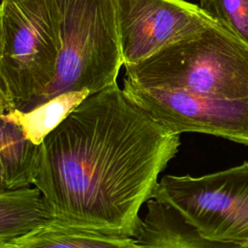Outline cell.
Segmentation results:
<instances>
[{
  "label": "cell",
  "instance_id": "cell-1",
  "mask_svg": "<svg viewBox=\"0 0 248 248\" xmlns=\"http://www.w3.org/2000/svg\"><path fill=\"white\" fill-rule=\"evenodd\" d=\"M179 145L180 135L114 82L46 137L34 185L54 219L135 237L140 209Z\"/></svg>",
  "mask_w": 248,
  "mask_h": 248
},
{
  "label": "cell",
  "instance_id": "cell-2",
  "mask_svg": "<svg viewBox=\"0 0 248 248\" xmlns=\"http://www.w3.org/2000/svg\"><path fill=\"white\" fill-rule=\"evenodd\" d=\"M125 68L126 78L143 87L248 99V45L217 21L198 36Z\"/></svg>",
  "mask_w": 248,
  "mask_h": 248
},
{
  "label": "cell",
  "instance_id": "cell-3",
  "mask_svg": "<svg viewBox=\"0 0 248 248\" xmlns=\"http://www.w3.org/2000/svg\"><path fill=\"white\" fill-rule=\"evenodd\" d=\"M59 51L56 0H2L0 112L40 105L55 78Z\"/></svg>",
  "mask_w": 248,
  "mask_h": 248
},
{
  "label": "cell",
  "instance_id": "cell-4",
  "mask_svg": "<svg viewBox=\"0 0 248 248\" xmlns=\"http://www.w3.org/2000/svg\"><path fill=\"white\" fill-rule=\"evenodd\" d=\"M60 51L41 104L64 93L90 95L116 82L123 63L115 0H56Z\"/></svg>",
  "mask_w": 248,
  "mask_h": 248
},
{
  "label": "cell",
  "instance_id": "cell-5",
  "mask_svg": "<svg viewBox=\"0 0 248 248\" xmlns=\"http://www.w3.org/2000/svg\"><path fill=\"white\" fill-rule=\"evenodd\" d=\"M153 198L202 237L248 248V162L199 177L165 175Z\"/></svg>",
  "mask_w": 248,
  "mask_h": 248
},
{
  "label": "cell",
  "instance_id": "cell-6",
  "mask_svg": "<svg viewBox=\"0 0 248 248\" xmlns=\"http://www.w3.org/2000/svg\"><path fill=\"white\" fill-rule=\"evenodd\" d=\"M124 91L174 134H208L248 145V99L221 100L186 91L150 88L124 79Z\"/></svg>",
  "mask_w": 248,
  "mask_h": 248
},
{
  "label": "cell",
  "instance_id": "cell-7",
  "mask_svg": "<svg viewBox=\"0 0 248 248\" xmlns=\"http://www.w3.org/2000/svg\"><path fill=\"white\" fill-rule=\"evenodd\" d=\"M124 66L202 33L214 20L185 0H115Z\"/></svg>",
  "mask_w": 248,
  "mask_h": 248
},
{
  "label": "cell",
  "instance_id": "cell-8",
  "mask_svg": "<svg viewBox=\"0 0 248 248\" xmlns=\"http://www.w3.org/2000/svg\"><path fill=\"white\" fill-rule=\"evenodd\" d=\"M137 248H244L202 237L174 209L152 198L146 202Z\"/></svg>",
  "mask_w": 248,
  "mask_h": 248
},
{
  "label": "cell",
  "instance_id": "cell-9",
  "mask_svg": "<svg viewBox=\"0 0 248 248\" xmlns=\"http://www.w3.org/2000/svg\"><path fill=\"white\" fill-rule=\"evenodd\" d=\"M0 192L34 184L41 144L29 140L21 127L0 114Z\"/></svg>",
  "mask_w": 248,
  "mask_h": 248
},
{
  "label": "cell",
  "instance_id": "cell-10",
  "mask_svg": "<svg viewBox=\"0 0 248 248\" xmlns=\"http://www.w3.org/2000/svg\"><path fill=\"white\" fill-rule=\"evenodd\" d=\"M4 245L19 248H137L136 238L53 219L35 232ZM2 246V245H0Z\"/></svg>",
  "mask_w": 248,
  "mask_h": 248
},
{
  "label": "cell",
  "instance_id": "cell-11",
  "mask_svg": "<svg viewBox=\"0 0 248 248\" xmlns=\"http://www.w3.org/2000/svg\"><path fill=\"white\" fill-rule=\"evenodd\" d=\"M53 219L37 187L0 192V245L17 240Z\"/></svg>",
  "mask_w": 248,
  "mask_h": 248
},
{
  "label": "cell",
  "instance_id": "cell-12",
  "mask_svg": "<svg viewBox=\"0 0 248 248\" xmlns=\"http://www.w3.org/2000/svg\"><path fill=\"white\" fill-rule=\"evenodd\" d=\"M87 90L60 94L34 108L21 111L13 109L0 112L17 123L25 136L36 144H41L46 137L56 129L62 121L88 96Z\"/></svg>",
  "mask_w": 248,
  "mask_h": 248
},
{
  "label": "cell",
  "instance_id": "cell-13",
  "mask_svg": "<svg viewBox=\"0 0 248 248\" xmlns=\"http://www.w3.org/2000/svg\"><path fill=\"white\" fill-rule=\"evenodd\" d=\"M200 7L248 45V0H200Z\"/></svg>",
  "mask_w": 248,
  "mask_h": 248
},
{
  "label": "cell",
  "instance_id": "cell-14",
  "mask_svg": "<svg viewBox=\"0 0 248 248\" xmlns=\"http://www.w3.org/2000/svg\"><path fill=\"white\" fill-rule=\"evenodd\" d=\"M0 248H19V247H17L16 245H2V246H0Z\"/></svg>",
  "mask_w": 248,
  "mask_h": 248
}]
</instances>
